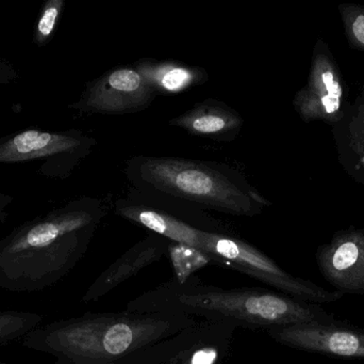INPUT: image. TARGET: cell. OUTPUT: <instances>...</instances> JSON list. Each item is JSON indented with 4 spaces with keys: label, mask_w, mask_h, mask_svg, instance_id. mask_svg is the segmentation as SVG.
Instances as JSON below:
<instances>
[{
    "label": "cell",
    "mask_w": 364,
    "mask_h": 364,
    "mask_svg": "<svg viewBox=\"0 0 364 364\" xmlns=\"http://www.w3.org/2000/svg\"><path fill=\"white\" fill-rule=\"evenodd\" d=\"M102 217L79 199L15 228L0 241V288L36 292L65 277L83 258Z\"/></svg>",
    "instance_id": "6da1fadb"
},
{
    "label": "cell",
    "mask_w": 364,
    "mask_h": 364,
    "mask_svg": "<svg viewBox=\"0 0 364 364\" xmlns=\"http://www.w3.org/2000/svg\"><path fill=\"white\" fill-rule=\"evenodd\" d=\"M125 310L140 313L172 312L207 322L230 323L239 328L267 331L309 322H335L322 306L261 288H223L197 277L176 280L139 295Z\"/></svg>",
    "instance_id": "7a4b0ae2"
},
{
    "label": "cell",
    "mask_w": 364,
    "mask_h": 364,
    "mask_svg": "<svg viewBox=\"0 0 364 364\" xmlns=\"http://www.w3.org/2000/svg\"><path fill=\"white\" fill-rule=\"evenodd\" d=\"M198 321L172 312L85 314L36 328L23 344L68 364H104L159 343Z\"/></svg>",
    "instance_id": "3957f363"
},
{
    "label": "cell",
    "mask_w": 364,
    "mask_h": 364,
    "mask_svg": "<svg viewBox=\"0 0 364 364\" xmlns=\"http://www.w3.org/2000/svg\"><path fill=\"white\" fill-rule=\"evenodd\" d=\"M139 175L144 183L159 192L233 215L252 216L258 213L259 205L269 204L222 171L192 160L143 158Z\"/></svg>",
    "instance_id": "277c9868"
},
{
    "label": "cell",
    "mask_w": 364,
    "mask_h": 364,
    "mask_svg": "<svg viewBox=\"0 0 364 364\" xmlns=\"http://www.w3.org/2000/svg\"><path fill=\"white\" fill-rule=\"evenodd\" d=\"M200 250L211 256L215 265L240 271L306 303L322 306L336 303L344 296L337 291L326 290L310 280L287 273L254 246L226 233L203 231Z\"/></svg>",
    "instance_id": "5b68a950"
},
{
    "label": "cell",
    "mask_w": 364,
    "mask_h": 364,
    "mask_svg": "<svg viewBox=\"0 0 364 364\" xmlns=\"http://www.w3.org/2000/svg\"><path fill=\"white\" fill-rule=\"evenodd\" d=\"M90 147L77 130L28 128L0 139V164L42 162L38 172L49 179H65Z\"/></svg>",
    "instance_id": "8992f818"
},
{
    "label": "cell",
    "mask_w": 364,
    "mask_h": 364,
    "mask_svg": "<svg viewBox=\"0 0 364 364\" xmlns=\"http://www.w3.org/2000/svg\"><path fill=\"white\" fill-rule=\"evenodd\" d=\"M293 105L304 122L323 121L331 126L350 106L341 70L322 40L314 47L307 83L297 92Z\"/></svg>",
    "instance_id": "52a82bcc"
},
{
    "label": "cell",
    "mask_w": 364,
    "mask_h": 364,
    "mask_svg": "<svg viewBox=\"0 0 364 364\" xmlns=\"http://www.w3.org/2000/svg\"><path fill=\"white\" fill-rule=\"evenodd\" d=\"M278 344L323 356L364 359V329L346 321L309 322L267 329Z\"/></svg>",
    "instance_id": "ba28073f"
},
{
    "label": "cell",
    "mask_w": 364,
    "mask_h": 364,
    "mask_svg": "<svg viewBox=\"0 0 364 364\" xmlns=\"http://www.w3.org/2000/svg\"><path fill=\"white\" fill-rule=\"evenodd\" d=\"M155 95L136 68H119L90 83L72 107L83 113L124 115L146 108Z\"/></svg>",
    "instance_id": "9c48e42d"
},
{
    "label": "cell",
    "mask_w": 364,
    "mask_h": 364,
    "mask_svg": "<svg viewBox=\"0 0 364 364\" xmlns=\"http://www.w3.org/2000/svg\"><path fill=\"white\" fill-rule=\"evenodd\" d=\"M321 275L343 295H364V229L339 231L316 252Z\"/></svg>",
    "instance_id": "30bf717a"
},
{
    "label": "cell",
    "mask_w": 364,
    "mask_h": 364,
    "mask_svg": "<svg viewBox=\"0 0 364 364\" xmlns=\"http://www.w3.org/2000/svg\"><path fill=\"white\" fill-rule=\"evenodd\" d=\"M237 329L230 323L199 320L173 337L164 364H227Z\"/></svg>",
    "instance_id": "8fae6325"
},
{
    "label": "cell",
    "mask_w": 364,
    "mask_h": 364,
    "mask_svg": "<svg viewBox=\"0 0 364 364\" xmlns=\"http://www.w3.org/2000/svg\"><path fill=\"white\" fill-rule=\"evenodd\" d=\"M168 239L155 233L139 241L96 278L83 295L82 303L100 301L123 282L161 260L168 252Z\"/></svg>",
    "instance_id": "7c38bea8"
},
{
    "label": "cell",
    "mask_w": 364,
    "mask_h": 364,
    "mask_svg": "<svg viewBox=\"0 0 364 364\" xmlns=\"http://www.w3.org/2000/svg\"><path fill=\"white\" fill-rule=\"evenodd\" d=\"M331 132L342 168L364 186V88L343 118L331 126Z\"/></svg>",
    "instance_id": "4fadbf2b"
},
{
    "label": "cell",
    "mask_w": 364,
    "mask_h": 364,
    "mask_svg": "<svg viewBox=\"0 0 364 364\" xmlns=\"http://www.w3.org/2000/svg\"><path fill=\"white\" fill-rule=\"evenodd\" d=\"M193 136L212 140L228 141L235 138L243 120L237 111L216 100H205L170 121Z\"/></svg>",
    "instance_id": "5bb4252c"
},
{
    "label": "cell",
    "mask_w": 364,
    "mask_h": 364,
    "mask_svg": "<svg viewBox=\"0 0 364 364\" xmlns=\"http://www.w3.org/2000/svg\"><path fill=\"white\" fill-rule=\"evenodd\" d=\"M117 214L134 224H140L155 234L160 235L172 243L183 244L200 250L203 231L181 218L159 209L136 204H123L117 207Z\"/></svg>",
    "instance_id": "9a60e30c"
},
{
    "label": "cell",
    "mask_w": 364,
    "mask_h": 364,
    "mask_svg": "<svg viewBox=\"0 0 364 364\" xmlns=\"http://www.w3.org/2000/svg\"><path fill=\"white\" fill-rule=\"evenodd\" d=\"M136 70L155 94L164 95L181 93L188 88L201 85L208 78L200 68L173 61L142 60L136 64Z\"/></svg>",
    "instance_id": "2e32d148"
},
{
    "label": "cell",
    "mask_w": 364,
    "mask_h": 364,
    "mask_svg": "<svg viewBox=\"0 0 364 364\" xmlns=\"http://www.w3.org/2000/svg\"><path fill=\"white\" fill-rule=\"evenodd\" d=\"M168 252L175 273L174 280L181 284L193 277V273L205 265H215L211 256L183 244L170 241Z\"/></svg>",
    "instance_id": "e0dca14e"
},
{
    "label": "cell",
    "mask_w": 364,
    "mask_h": 364,
    "mask_svg": "<svg viewBox=\"0 0 364 364\" xmlns=\"http://www.w3.org/2000/svg\"><path fill=\"white\" fill-rule=\"evenodd\" d=\"M42 323V316L33 312H0V344L26 338Z\"/></svg>",
    "instance_id": "ac0fdd59"
},
{
    "label": "cell",
    "mask_w": 364,
    "mask_h": 364,
    "mask_svg": "<svg viewBox=\"0 0 364 364\" xmlns=\"http://www.w3.org/2000/svg\"><path fill=\"white\" fill-rule=\"evenodd\" d=\"M63 10L64 0H47L43 4L34 28L33 43L36 46L43 47L50 42Z\"/></svg>",
    "instance_id": "d6986e66"
},
{
    "label": "cell",
    "mask_w": 364,
    "mask_h": 364,
    "mask_svg": "<svg viewBox=\"0 0 364 364\" xmlns=\"http://www.w3.org/2000/svg\"><path fill=\"white\" fill-rule=\"evenodd\" d=\"M339 12L348 42L355 48L364 51V6L342 4Z\"/></svg>",
    "instance_id": "ffe728a7"
},
{
    "label": "cell",
    "mask_w": 364,
    "mask_h": 364,
    "mask_svg": "<svg viewBox=\"0 0 364 364\" xmlns=\"http://www.w3.org/2000/svg\"><path fill=\"white\" fill-rule=\"evenodd\" d=\"M173 337L134 354L104 364H164L172 350Z\"/></svg>",
    "instance_id": "44dd1931"
},
{
    "label": "cell",
    "mask_w": 364,
    "mask_h": 364,
    "mask_svg": "<svg viewBox=\"0 0 364 364\" xmlns=\"http://www.w3.org/2000/svg\"><path fill=\"white\" fill-rule=\"evenodd\" d=\"M15 78H17V73L13 70L12 66L0 60V83L4 85Z\"/></svg>",
    "instance_id": "7402d4cb"
},
{
    "label": "cell",
    "mask_w": 364,
    "mask_h": 364,
    "mask_svg": "<svg viewBox=\"0 0 364 364\" xmlns=\"http://www.w3.org/2000/svg\"><path fill=\"white\" fill-rule=\"evenodd\" d=\"M13 201H14V197L0 192V224L9 217L8 207H11Z\"/></svg>",
    "instance_id": "603a6c76"
},
{
    "label": "cell",
    "mask_w": 364,
    "mask_h": 364,
    "mask_svg": "<svg viewBox=\"0 0 364 364\" xmlns=\"http://www.w3.org/2000/svg\"><path fill=\"white\" fill-rule=\"evenodd\" d=\"M57 364H68V363H65V361L59 360V361H58Z\"/></svg>",
    "instance_id": "cb8c5ba5"
}]
</instances>
